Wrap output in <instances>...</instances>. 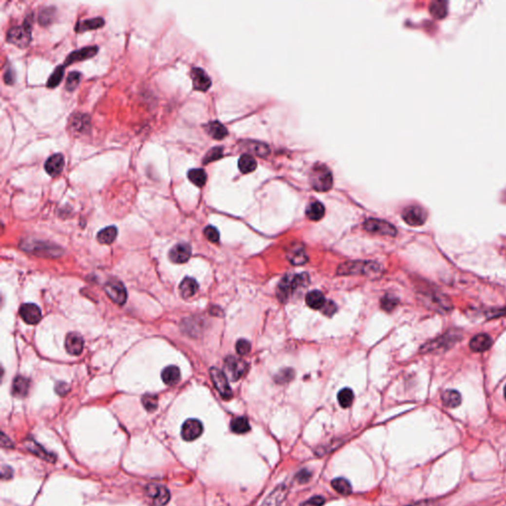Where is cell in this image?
<instances>
[{"label": "cell", "mask_w": 506, "mask_h": 506, "mask_svg": "<svg viewBox=\"0 0 506 506\" xmlns=\"http://www.w3.org/2000/svg\"><path fill=\"white\" fill-rule=\"evenodd\" d=\"M142 402L148 412H154L158 407V398L154 394H146L142 398Z\"/></svg>", "instance_id": "cell-43"}, {"label": "cell", "mask_w": 506, "mask_h": 506, "mask_svg": "<svg viewBox=\"0 0 506 506\" xmlns=\"http://www.w3.org/2000/svg\"><path fill=\"white\" fill-rule=\"evenodd\" d=\"M293 378H294V371L292 369H285V370L281 371L279 375H277L276 382L280 383V384L287 383V382H290Z\"/></svg>", "instance_id": "cell-47"}, {"label": "cell", "mask_w": 506, "mask_h": 506, "mask_svg": "<svg viewBox=\"0 0 506 506\" xmlns=\"http://www.w3.org/2000/svg\"><path fill=\"white\" fill-rule=\"evenodd\" d=\"M191 246L187 244H178L169 251V259L176 264H182L189 260L191 256Z\"/></svg>", "instance_id": "cell-18"}, {"label": "cell", "mask_w": 506, "mask_h": 506, "mask_svg": "<svg viewBox=\"0 0 506 506\" xmlns=\"http://www.w3.org/2000/svg\"><path fill=\"white\" fill-rule=\"evenodd\" d=\"M402 219L412 226H420L427 220V213L419 206H410L402 212Z\"/></svg>", "instance_id": "cell-8"}, {"label": "cell", "mask_w": 506, "mask_h": 506, "mask_svg": "<svg viewBox=\"0 0 506 506\" xmlns=\"http://www.w3.org/2000/svg\"><path fill=\"white\" fill-rule=\"evenodd\" d=\"M504 397H505V399H506V386L504 387Z\"/></svg>", "instance_id": "cell-55"}, {"label": "cell", "mask_w": 506, "mask_h": 506, "mask_svg": "<svg viewBox=\"0 0 506 506\" xmlns=\"http://www.w3.org/2000/svg\"><path fill=\"white\" fill-rule=\"evenodd\" d=\"M204 427L202 422L198 419H187L181 429V436L185 441H194L203 433Z\"/></svg>", "instance_id": "cell-10"}, {"label": "cell", "mask_w": 506, "mask_h": 506, "mask_svg": "<svg viewBox=\"0 0 506 506\" xmlns=\"http://www.w3.org/2000/svg\"><path fill=\"white\" fill-rule=\"evenodd\" d=\"M442 401L445 407L455 409L461 404L462 396L461 394L455 390H447L442 394Z\"/></svg>", "instance_id": "cell-29"}, {"label": "cell", "mask_w": 506, "mask_h": 506, "mask_svg": "<svg viewBox=\"0 0 506 506\" xmlns=\"http://www.w3.org/2000/svg\"><path fill=\"white\" fill-rule=\"evenodd\" d=\"M69 389H70L69 386H67L65 383H57L56 386V391L60 395L65 394L67 392H69Z\"/></svg>", "instance_id": "cell-52"}, {"label": "cell", "mask_w": 506, "mask_h": 506, "mask_svg": "<svg viewBox=\"0 0 506 506\" xmlns=\"http://www.w3.org/2000/svg\"><path fill=\"white\" fill-rule=\"evenodd\" d=\"M380 265L370 261H348L341 264L337 270L338 275H358V274H376L379 272Z\"/></svg>", "instance_id": "cell-4"}, {"label": "cell", "mask_w": 506, "mask_h": 506, "mask_svg": "<svg viewBox=\"0 0 506 506\" xmlns=\"http://www.w3.org/2000/svg\"><path fill=\"white\" fill-rule=\"evenodd\" d=\"M33 14L29 15L22 26H15L7 32V42L20 48H26L32 40L33 28Z\"/></svg>", "instance_id": "cell-2"}, {"label": "cell", "mask_w": 506, "mask_h": 506, "mask_svg": "<svg viewBox=\"0 0 506 506\" xmlns=\"http://www.w3.org/2000/svg\"><path fill=\"white\" fill-rule=\"evenodd\" d=\"M230 429L235 434H244L250 430V424L245 417H235L230 422Z\"/></svg>", "instance_id": "cell-35"}, {"label": "cell", "mask_w": 506, "mask_h": 506, "mask_svg": "<svg viewBox=\"0 0 506 506\" xmlns=\"http://www.w3.org/2000/svg\"><path fill=\"white\" fill-rule=\"evenodd\" d=\"M312 477V474L310 473V471L308 469H301L300 473L297 474L296 476V480L300 483V484H306L310 481Z\"/></svg>", "instance_id": "cell-49"}, {"label": "cell", "mask_w": 506, "mask_h": 506, "mask_svg": "<svg viewBox=\"0 0 506 506\" xmlns=\"http://www.w3.org/2000/svg\"><path fill=\"white\" fill-rule=\"evenodd\" d=\"M210 376L215 388L220 393L221 396L225 399H230L232 397V392L228 385L226 376L225 375L223 371L213 367L210 369Z\"/></svg>", "instance_id": "cell-6"}, {"label": "cell", "mask_w": 506, "mask_h": 506, "mask_svg": "<svg viewBox=\"0 0 506 506\" xmlns=\"http://www.w3.org/2000/svg\"><path fill=\"white\" fill-rule=\"evenodd\" d=\"M161 379L164 384L167 386H174L181 379V373L178 367L176 366H168L164 368L161 373Z\"/></svg>", "instance_id": "cell-22"}, {"label": "cell", "mask_w": 506, "mask_h": 506, "mask_svg": "<svg viewBox=\"0 0 506 506\" xmlns=\"http://www.w3.org/2000/svg\"><path fill=\"white\" fill-rule=\"evenodd\" d=\"M0 442H1V445L2 447H11L12 446V442L10 441V439H8V438L5 436L4 433L1 434V440H0Z\"/></svg>", "instance_id": "cell-54"}, {"label": "cell", "mask_w": 506, "mask_h": 506, "mask_svg": "<svg viewBox=\"0 0 506 506\" xmlns=\"http://www.w3.org/2000/svg\"><path fill=\"white\" fill-rule=\"evenodd\" d=\"M288 492V487L286 485H280L265 498L260 506H281L286 499Z\"/></svg>", "instance_id": "cell-17"}, {"label": "cell", "mask_w": 506, "mask_h": 506, "mask_svg": "<svg viewBox=\"0 0 506 506\" xmlns=\"http://www.w3.org/2000/svg\"><path fill=\"white\" fill-rule=\"evenodd\" d=\"M492 344L491 337L487 334H478L471 338L469 347L474 352H485L490 348Z\"/></svg>", "instance_id": "cell-20"}, {"label": "cell", "mask_w": 506, "mask_h": 506, "mask_svg": "<svg viewBox=\"0 0 506 506\" xmlns=\"http://www.w3.org/2000/svg\"><path fill=\"white\" fill-rule=\"evenodd\" d=\"M322 310H323V314H324V315L330 317V316H332L334 313H336L337 308H336L335 303H334L333 301H327V302H325V305L323 306Z\"/></svg>", "instance_id": "cell-50"}, {"label": "cell", "mask_w": 506, "mask_h": 506, "mask_svg": "<svg viewBox=\"0 0 506 506\" xmlns=\"http://www.w3.org/2000/svg\"><path fill=\"white\" fill-rule=\"evenodd\" d=\"M81 81V74L78 72H73L69 75L65 81V89L67 91H74L79 85Z\"/></svg>", "instance_id": "cell-40"}, {"label": "cell", "mask_w": 506, "mask_h": 506, "mask_svg": "<svg viewBox=\"0 0 506 506\" xmlns=\"http://www.w3.org/2000/svg\"><path fill=\"white\" fill-rule=\"evenodd\" d=\"M288 259L294 265H302L308 261V256L305 252V249L298 244L294 247H291L288 254Z\"/></svg>", "instance_id": "cell-30"}, {"label": "cell", "mask_w": 506, "mask_h": 506, "mask_svg": "<svg viewBox=\"0 0 506 506\" xmlns=\"http://www.w3.org/2000/svg\"><path fill=\"white\" fill-rule=\"evenodd\" d=\"M429 11L434 18L443 19L448 13V4L446 1H442V0L433 1L429 6Z\"/></svg>", "instance_id": "cell-34"}, {"label": "cell", "mask_w": 506, "mask_h": 506, "mask_svg": "<svg viewBox=\"0 0 506 506\" xmlns=\"http://www.w3.org/2000/svg\"><path fill=\"white\" fill-rule=\"evenodd\" d=\"M14 80H15V76H14V73L13 71L10 69V67H7V69L5 70V73H4V81L6 84H13L14 83Z\"/></svg>", "instance_id": "cell-51"}, {"label": "cell", "mask_w": 506, "mask_h": 506, "mask_svg": "<svg viewBox=\"0 0 506 506\" xmlns=\"http://www.w3.org/2000/svg\"><path fill=\"white\" fill-rule=\"evenodd\" d=\"M30 389V381L22 376L14 379L12 385V394L17 397H24L27 395Z\"/></svg>", "instance_id": "cell-25"}, {"label": "cell", "mask_w": 506, "mask_h": 506, "mask_svg": "<svg viewBox=\"0 0 506 506\" xmlns=\"http://www.w3.org/2000/svg\"><path fill=\"white\" fill-rule=\"evenodd\" d=\"M98 53V47L91 46V47H85L80 50H76L73 53H71L67 57L65 58V61L63 63L64 66H67L70 64L75 63L77 61H82L88 58L93 57Z\"/></svg>", "instance_id": "cell-16"}, {"label": "cell", "mask_w": 506, "mask_h": 506, "mask_svg": "<svg viewBox=\"0 0 506 506\" xmlns=\"http://www.w3.org/2000/svg\"><path fill=\"white\" fill-rule=\"evenodd\" d=\"M190 75L195 90L207 91L211 87V78L204 70L199 69V67H195V69L191 71Z\"/></svg>", "instance_id": "cell-15"}, {"label": "cell", "mask_w": 506, "mask_h": 506, "mask_svg": "<svg viewBox=\"0 0 506 506\" xmlns=\"http://www.w3.org/2000/svg\"><path fill=\"white\" fill-rule=\"evenodd\" d=\"M19 314L28 324H37L42 319L41 310L35 303H24L19 310Z\"/></svg>", "instance_id": "cell-12"}, {"label": "cell", "mask_w": 506, "mask_h": 506, "mask_svg": "<svg viewBox=\"0 0 506 506\" xmlns=\"http://www.w3.org/2000/svg\"><path fill=\"white\" fill-rule=\"evenodd\" d=\"M235 349H237V352L242 355V356H244V355H247L250 350H251V344L249 341L245 340V339H241L237 342V345H235Z\"/></svg>", "instance_id": "cell-46"}, {"label": "cell", "mask_w": 506, "mask_h": 506, "mask_svg": "<svg viewBox=\"0 0 506 506\" xmlns=\"http://www.w3.org/2000/svg\"><path fill=\"white\" fill-rule=\"evenodd\" d=\"M72 131L74 133H85L90 128V119L88 115L76 114L71 118Z\"/></svg>", "instance_id": "cell-21"}, {"label": "cell", "mask_w": 506, "mask_h": 506, "mask_svg": "<svg viewBox=\"0 0 506 506\" xmlns=\"http://www.w3.org/2000/svg\"><path fill=\"white\" fill-rule=\"evenodd\" d=\"M325 214L324 206L319 201H314L307 208V217L312 221H319Z\"/></svg>", "instance_id": "cell-31"}, {"label": "cell", "mask_w": 506, "mask_h": 506, "mask_svg": "<svg viewBox=\"0 0 506 506\" xmlns=\"http://www.w3.org/2000/svg\"><path fill=\"white\" fill-rule=\"evenodd\" d=\"M64 167V157L60 153H56L49 157L45 162V170L53 177L59 175Z\"/></svg>", "instance_id": "cell-19"}, {"label": "cell", "mask_w": 506, "mask_h": 506, "mask_svg": "<svg viewBox=\"0 0 506 506\" xmlns=\"http://www.w3.org/2000/svg\"><path fill=\"white\" fill-rule=\"evenodd\" d=\"M204 234L206 239L210 242V243H213V244H216L220 241V233H219V230L213 226V225H208L205 229H204Z\"/></svg>", "instance_id": "cell-45"}, {"label": "cell", "mask_w": 506, "mask_h": 506, "mask_svg": "<svg viewBox=\"0 0 506 506\" xmlns=\"http://www.w3.org/2000/svg\"><path fill=\"white\" fill-rule=\"evenodd\" d=\"M223 156V148L222 147H216L209 150V152L205 155L203 159V164H208L210 162H213L215 160L220 159Z\"/></svg>", "instance_id": "cell-44"}, {"label": "cell", "mask_w": 506, "mask_h": 506, "mask_svg": "<svg viewBox=\"0 0 506 506\" xmlns=\"http://www.w3.org/2000/svg\"><path fill=\"white\" fill-rule=\"evenodd\" d=\"M312 187L318 192H326L331 189L333 177L329 168L324 164H318L313 167L310 173Z\"/></svg>", "instance_id": "cell-3"}, {"label": "cell", "mask_w": 506, "mask_h": 506, "mask_svg": "<svg viewBox=\"0 0 506 506\" xmlns=\"http://www.w3.org/2000/svg\"><path fill=\"white\" fill-rule=\"evenodd\" d=\"M397 305H398V300L394 296H392V295H386L385 297H383V299L381 300L382 309L388 313L394 311Z\"/></svg>", "instance_id": "cell-41"}, {"label": "cell", "mask_w": 506, "mask_h": 506, "mask_svg": "<svg viewBox=\"0 0 506 506\" xmlns=\"http://www.w3.org/2000/svg\"><path fill=\"white\" fill-rule=\"evenodd\" d=\"M310 283V278L307 273L288 274L282 278L277 287V296L283 302L287 301L290 297L300 288L307 287Z\"/></svg>", "instance_id": "cell-1"}, {"label": "cell", "mask_w": 506, "mask_h": 506, "mask_svg": "<svg viewBox=\"0 0 506 506\" xmlns=\"http://www.w3.org/2000/svg\"><path fill=\"white\" fill-rule=\"evenodd\" d=\"M84 347L83 337L77 332H70L65 337V350L73 355L78 356L81 354Z\"/></svg>", "instance_id": "cell-13"}, {"label": "cell", "mask_w": 506, "mask_h": 506, "mask_svg": "<svg viewBox=\"0 0 506 506\" xmlns=\"http://www.w3.org/2000/svg\"><path fill=\"white\" fill-rule=\"evenodd\" d=\"M198 289H199V284L197 283V281L194 278H190V277L184 278L179 286L180 294L184 299L193 297L197 293Z\"/></svg>", "instance_id": "cell-26"}, {"label": "cell", "mask_w": 506, "mask_h": 506, "mask_svg": "<svg viewBox=\"0 0 506 506\" xmlns=\"http://www.w3.org/2000/svg\"><path fill=\"white\" fill-rule=\"evenodd\" d=\"M205 129L213 139L218 141L223 140L227 136L226 128L218 121L210 122L207 126H205Z\"/></svg>", "instance_id": "cell-23"}, {"label": "cell", "mask_w": 506, "mask_h": 506, "mask_svg": "<svg viewBox=\"0 0 506 506\" xmlns=\"http://www.w3.org/2000/svg\"><path fill=\"white\" fill-rule=\"evenodd\" d=\"M104 24H105V21H104L103 18H101V17L92 18V19H88V20H84V21L78 22L76 24L75 31L77 33H83V32H86V31L97 30V29L102 28L104 26Z\"/></svg>", "instance_id": "cell-24"}, {"label": "cell", "mask_w": 506, "mask_h": 506, "mask_svg": "<svg viewBox=\"0 0 506 506\" xmlns=\"http://www.w3.org/2000/svg\"><path fill=\"white\" fill-rule=\"evenodd\" d=\"M324 503H325L324 497L316 495V496H313L310 499L306 500L305 502H302L300 504V506H322Z\"/></svg>", "instance_id": "cell-48"}, {"label": "cell", "mask_w": 506, "mask_h": 506, "mask_svg": "<svg viewBox=\"0 0 506 506\" xmlns=\"http://www.w3.org/2000/svg\"><path fill=\"white\" fill-rule=\"evenodd\" d=\"M337 398H338V402L341 406V408L347 409L352 406L353 400H354V394H353L352 390L346 388L339 392L338 395H337Z\"/></svg>", "instance_id": "cell-38"}, {"label": "cell", "mask_w": 506, "mask_h": 506, "mask_svg": "<svg viewBox=\"0 0 506 506\" xmlns=\"http://www.w3.org/2000/svg\"><path fill=\"white\" fill-rule=\"evenodd\" d=\"M333 489L342 495H349L352 492V487L350 483L343 478H337L331 482Z\"/></svg>", "instance_id": "cell-37"}, {"label": "cell", "mask_w": 506, "mask_h": 506, "mask_svg": "<svg viewBox=\"0 0 506 506\" xmlns=\"http://www.w3.org/2000/svg\"><path fill=\"white\" fill-rule=\"evenodd\" d=\"M364 228L369 231L382 235H396V228L390 223L378 219H369L364 223Z\"/></svg>", "instance_id": "cell-7"}, {"label": "cell", "mask_w": 506, "mask_h": 506, "mask_svg": "<svg viewBox=\"0 0 506 506\" xmlns=\"http://www.w3.org/2000/svg\"><path fill=\"white\" fill-rule=\"evenodd\" d=\"M225 368L230 379L232 381H238L247 372L248 366L242 359L228 356L225 360Z\"/></svg>", "instance_id": "cell-5"}, {"label": "cell", "mask_w": 506, "mask_h": 506, "mask_svg": "<svg viewBox=\"0 0 506 506\" xmlns=\"http://www.w3.org/2000/svg\"><path fill=\"white\" fill-rule=\"evenodd\" d=\"M55 15H56V9L54 7H49V8L43 9L40 12V16H39L40 24L43 26L50 25L54 21Z\"/></svg>", "instance_id": "cell-42"}, {"label": "cell", "mask_w": 506, "mask_h": 506, "mask_svg": "<svg viewBox=\"0 0 506 506\" xmlns=\"http://www.w3.org/2000/svg\"><path fill=\"white\" fill-rule=\"evenodd\" d=\"M257 167L256 160L249 154H243L239 160V168L243 173H250Z\"/></svg>", "instance_id": "cell-36"}, {"label": "cell", "mask_w": 506, "mask_h": 506, "mask_svg": "<svg viewBox=\"0 0 506 506\" xmlns=\"http://www.w3.org/2000/svg\"><path fill=\"white\" fill-rule=\"evenodd\" d=\"M64 69H65V66L63 64L56 67V70L51 75V76L47 82V86L49 88H55L61 82V80L63 78V75H64Z\"/></svg>", "instance_id": "cell-39"}, {"label": "cell", "mask_w": 506, "mask_h": 506, "mask_svg": "<svg viewBox=\"0 0 506 506\" xmlns=\"http://www.w3.org/2000/svg\"><path fill=\"white\" fill-rule=\"evenodd\" d=\"M105 292L108 295V297L118 305L122 306L127 300V290L122 282L117 280H112L106 283L105 285Z\"/></svg>", "instance_id": "cell-9"}, {"label": "cell", "mask_w": 506, "mask_h": 506, "mask_svg": "<svg viewBox=\"0 0 506 506\" xmlns=\"http://www.w3.org/2000/svg\"><path fill=\"white\" fill-rule=\"evenodd\" d=\"M409 506H438V505L435 501L425 500V501H420V502H417V503H414V504L409 505Z\"/></svg>", "instance_id": "cell-53"}, {"label": "cell", "mask_w": 506, "mask_h": 506, "mask_svg": "<svg viewBox=\"0 0 506 506\" xmlns=\"http://www.w3.org/2000/svg\"><path fill=\"white\" fill-rule=\"evenodd\" d=\"M147 492L155 506H165L170 500V492L163 486L150 485L147 487Z\"/></svg>", "instance_id": "cell-11"}, {"label": "cell", "mask_w": 506, "mask_h": 506, "mask_svg": "<svg viewBox=\"0 0 506 506\" xmlns=\"http://www.w3.org/2000/svg\"><path fill=\"white\" fill-rule=\"evenodd\" d=\"M118 229L116 226L111 225L101 229L97 234V241L102 244H111L117 238Z\"/></svg>", "instance_id": "cell-28"}, {"label": "cell", "mask_w": 506, "mask_h": 506, "mask_svg": "<svg viewBox=\"0 0 506 506\" xmlns=\"http://www.w3.org/2000/svg\"><path fill=\"white\" fill-rule=\"evenodd\" d=\"M459 334L449 332L445 335H443L440 338H438L432 342L426 343V345L423 347L424 351H433L436 349H447L450 348L458 339H459Z\"/></svg>", "instance_id": "cell-14"}, {"label": "cell", "mask_w": 506, "mask_h": 506, "mask_svg": "<svg viewBox=\"0 0 506 506\" xmlns=\"http://www.w3.org/2000/svg\"><path fill=\"white\" fill-rule=\"evenodd\" d=\"M188 179L197 187H203L207 182V173L202 168H193L188 171Z\"/></svg>", "instance_id": "cell-33"}, {"label": "cell", "mask_w": 506, "mask_h": 506, "mask_svg": "<svg viewBox=\"0 0 506 506\" xmlns=\"http://www.w3.org/2000/svg\"><path fill=\"white\" fill-rule=\"evenodd\" d=\"M26 446L28 448V450L30 452H32L33 454H35L36 456L40 457L41 459L43 460H46L48 462H54L55 461V457L48 453L41 445L37 444V442H35L34 440H30V441H27L26 442Z\"/></svg>", "instance_id": "cell-32"}, {"label": "cell", "mask_w": 506, "mask_h": 506, "mask_svg": "<svg viewBox=\"0 0 506 506\" xmlns=\"http://www.w3.org/2000/svg\"><path fill=\"white\" fill-rule=\"evenodd\" d=\"M306 302L307 305L314 309V310H319L322 309L325 305V298L324 295L319 291H312L306 296Z\"/></svg>", "instance_id": "cell-27"}]
</instances>
